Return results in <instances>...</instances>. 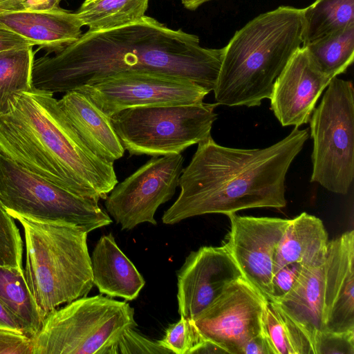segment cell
I'll list each match as a JSON object with an SVG mask.
<instances>
[{
  "mask_svg": "<svg viewBox=\"0 0 354 354\" xmlns=\"http://www.w3.org/2000/svg\"><path fill=\"white\" fill-rule=\"evenodd\" d=\"M223 55V48L202 47L197 35L144 16L121 27L87 31L54 56L35 59L31 85L66 93L116 73L149 72L182 77L210 92Z\"/></svg>",
  "mask_w": 354,
  "mask_h": 354,
  "instance_id": "obj_1",
  "label": "cell"
},
{
  "mask_svg": "<svg viewBox=\"0 0 354 354\" xmlns=\"http://www.w3.org/2000/svg\"><path fill=\"white\" fill-rule=\"evenodd\" d=\"M309 138L308 129H295L263 149H243L218 145L210 136L198 143L179 178L180 192L162 216L173 225L206 214L231 213L286 205L288 169Z\"/></svg>",
  "mask_w": 354,
  "mask_h": 354,
  "instance_id": "obj_2",
  "label": "cell"
},
{
  "mask_svg": "<svg viewBox=\"0 0 354 354\" xmlns=\"http://www.w3.org/2000/svg\"><path fill=\"white\" fill-rule=\"evenodd\" d=\"M0 153L77 196L106 199L118 183L113 162L84 143L53 94L32 88L15 95L0 115Z\"/></svg>",
  "mask_w": 354,
  "mask_h": 354,
  "instance_id": "obj_3",
  "label": "cell"
},
{
  "mask_svg": "<svg viewBox=\"0 0 354 354\" xmlns=\"http://www.w3.org/2000/svg\"><path fill=\"white\" fill-rule=\"evenodd\" d=\"M304 9L288 6L264 12L237 30L223 47L216 103L258 106L303 44Z\"/></svg>",
  "mask_w": 354,
  "mask_h": 354,
  "instance_id": "obj_4",
  "label": "cell"
},
{
  "mask_svg": "<svg viewBox=\"0 0 354 354\" xmlns=\"http://www.w3.org/2000/svg\"><path fill=\"white\" fill-rule=\"evenodd\" d=\"M12 218L24 229L25 279L42 319L60 305L86 296L94 285L88 233L72 225Z\"/></svg>",
  "mask_w": 354,
  "mask_h": 354,
  "instance_id": "obj_5",
  "label": "cell"
},
{
  "mask_svg": "<svg viewBox=\"0 0 354 354\" xmlns=\"http://www.w3.org/2000/svg\"><path fill=\"white\" fill-rule=\"evenodd\" d=\"M134 310L102 295L82 297L49 313L32 339V354H115Z\"/></svg>",
  "mask_w": 354,
  "mask_h": 354,
  "instance_id": "obj_6",
  "label": "cell"
},
{
  "mask_svg": "<svg viewBox=\"0 0 354 354\" xmlns=\"http://www.w3.org/2000/svg\"><path fill=\"white\" fill-rule=\"evenodd\" d=\"M216 103L139 106L111 117L114 130L130 156L181 153L211 136Z\"/></svg>",
  "mask_w": 354,
  "mask_h": 354,
  "instance_id": "obj_7",
  "label": "cell"
},
{
  "mask_svg": "<svg viewBox=\"0 0 354 354\" xmlns=\"http://www.w3.org/2000/svg\"><path fill=\"white\" fill-rule=\"evenodd\" d=\"M0 205L12 217L72 225L87 233L112 222L98 201L77 196L1 153Z\"/></svg>",
  "mask_w": 354,
  "mask_h": 354,
  "instance_id": "obj_8",
  "label": "cell"
},
{
  "mask_svg": "<svg viewBox=\"0 0 354 354\" xmlns=\"http://www.w3.org/2000/svg\"><path fill=\"white\" fill-rule=\"evenodd\" d=\"M354 91L333 77L310 119L313 140L311 182L346 194L354 178Z\"/></svg>",
  "mask_w": 354,
  "mask_h": 354,
  "instance_id": "obj_9",
  "label": "cell"
},
{
  "mask_svg": "<svg viewBox=\"0 0 354 354\" xmlns=\"http://www.w3.org/2000/svg\"><path fill=\"white\" fill-rule=\"evenodd\" d=\"M75 91L85 94L109 118L134 107L201 103L209 93L190 80L149 72L116 73Z\"/></svg>",
  "mask_w": 354,
  "mask_h": 354,
  "instance_id": "obj_10",
  "label": "cell"
},
{
  "mask_svg": "<svg viewBox=\"0 0 354 354\" xmlns=\"http://www.w3.org/2000/svg\"><path fill=\"white\" fill-rule=\"evenodd\" d=\"M183 162L181 153L152 157L115 185L104 205L122 230H131L143 223L157 224L155 213L174 195Z\"/></svg>",
  "mask_w": 354,
  "mask_h": 354,
  "instance_id": "obj_11",
  "label": "cell"
},
{
  "mask_svg": "<svg viewBox=\"0 0 354 354\" xmlns=\"http://www.w3.org/2000/svg\"><path fill=\"white\" fill-rule=\"evenodd\" d=\"M267 299L243 277L228 284L221 295L191 320L204 340L240 354L243 346L262 330Z\"/></svg>",
  "mask_w": 354,
  "mask_h": 354,
  "instance_id": "obj_12",
  "label": "cell"
},
{
  "mask_svg": "<svg viewBox=\"0 0 354 354\" xmlns=\"http://www.w3.org/2000/svg\"><path fill=\"white\" fill-rule=\"evenodd\" d=\"M227 216L230 228L223 245L243 277L269 301L275 252L290 219L242 216L235 213Z\"/></svg>",
  "mask_w": 354,
  "mask_h": 354,
  "instance_id": "obj_13",
  "label": "cell"
},
{
  "mask_svg": "<svg viewBox=\"0 0 354 354\" xmlns=\"http://www.w3.org/2000/svg\"><path fill=\"white\" fill-rule=\"evenodd\" d=\"M243 277L228 250L203 246L192 252L177 274L180 315L194 319L231 282Z\"/></svg>",
  "mask_w": 354,
  "mask_h": 354,
  "instance_id": "obj_14",
  "label": "cell"
},
{
  "mask_svg": "<svg viewBox=\"0 0 354 354\" xmlns=\"http://www.w3.org/2000/svg\"><path fill=\"white\" fill-rule=\"evenodd\" d=\"M331 80L315 65L306 48L301 46L276 78L269 98L281 125L299 127L308 123Z\"/></svg>",
  "mask_w": 354,
  "mask_h": 354,
  "instance_id": "obj_15",
  "label": "cell"
},
{
  "mask_svg": "<svg viewBox=\"0 0 354 354\" xmlns=\"http://www.w3.org/2000/svg\"><path fill=\"white\" fill-rule=\"evenodd\" d=\"M322 330H354V231L328 241L324 263Z\"/></svg>",
  "mask_w": 354,
  "mask_h": 354,
  "instance_id": "obj_16",
  "label": "cell"
},
{
  "mask_svg": "<svg viewBox=\"0 0 354 354\" xmlns=\"http://www.w3.org/2000/svg\"><path fill=\"white\" fill-rule=\"evenodd\" d=\"M76 13L60 7L48 10L0 11V28L10 31L33 46L58 53L82 34Z\"/></svg>",
  "mask_w": 354,
  "mask_h": 354,
  "instance_id": "obj_17",
  "label": "cell"
},
{
  "mask_svg": "<svg viewBox=\"0 0 354 354\" xmlns=\"http://www.w3.org/2000/svg\"><path fill=\"white\" fill-rule=\"evenodd\" d=\"M58 102L76 132L96 156L113 163L123 156L125 150L111 118L85 94L72 91L66 93Z\"/></svg>",
  "mask_w": 354,
  "mask_h": 354,
  "instance_id": "obj_18",
  "label": "cell"
},
{
  "mask_svg": "<svg viewBox=\"0 0 354 354\" xmlns=\"http://www.w3.org/2000/svg\"><path fill=\"white\" fill-rule=\"evenodd\" d=\"M91 263L93 284L101 294L132 301L145 284L141 274L120 249L111 233L97 241Z\"/></svg>",
  "mask_w": 354,
  "mask_h": 354,
  "instance_id": "obj_19",
  "label": "cell"
},
{
  "mask_svg": "<svg viewBox=\"0 0 354 354\" xmlns=\"http://www.w3.org/2000/svg\"><path fill=\"white\" fill-rule=\"evenodd\" d=\"M328 243V234L322 220L302 212L290 219L279 242L274 273L291 263H299L304 267L322 264Z\"/></svg>",
  "mask_w": 354,
  "mask_h": 354,
  "instance_id": "obj_20",
  "label": "cell"
},
{
  "mask_svg": "<svg viewBox=\"0 0 354 354\" xmlns=\"http://www.w3.org/2000/svg\"><path fill=\"white\" fill-rule=\"evenodd\" d=\"M324 263L304 267L292 289L274 302L308 333L313 343L315 333L323 330Z\"/></svg>",
  "mask_w": 354,
  "mask_h": 354,
  "instance_id": "obj_21",
  "label": "cell"
},
{
  "mask_svg": "<svg viewBox=\"0 0 354 354\" xmlns=\"http://www.w3.org/2000/svg\"><path fill=\"white\" fill-rule=\"evenodd\" d=\"M0 302L17 320L24 335L32 339L37 334L43 319L23 268L0 266Z\"/></svg>",
  "mask_w": 354,
  "mask_h": 354,
  "instance_id": "obj_22",
  "label": "cell"
},
{
  "mask_svg": "<svg viewBox=\"0 0 354 354\" xmlns=\"http://www.w3.org/2000/svg\"><path fill=\"white\" fill-rule=\"evenodd\" d=\"M149 0H85L76 13L89 32L110 30L145 16Z\"/></svg>",
  "mask_w": 354,
  "mask_h": 354,
  "instance_id": "obj_23",
  "label": "cell"
},
{
  "mask_svg": "<svg viewBox=\"0 0 354 354\" xmlns=\"http://www.w3.org/2000/svg\"><path fill=\"white\" fill-rule=\"evenodd\" d=\"M262 330L274 354H314L308 333L273 301H267L265 306Z\"/></svg>",
  "mask_w": 354,
  "mask_h": 354,
  "instance_id": "obj_24",
  "label": "cell"
},
{
  "mask_svg": "<svg viewBox=\"0 0 354 354\" xmlns=\"http://www.w3.org/2000/svg\"><path fill=\"white\" fill-rule=\"evenodd\" d=\"M319 70L333 79L344 73L354 59V24L304 46Z\"/></svg>",
  "mask_w": 354,
  "mask_h": 354,
  "instance_id": "obj_25",
  "label": "cell"
},
{
  "mask_svg": "<svg viewBox=\"0 0 354 354\" xmlns=\"http://www.w3.org/2000/svg\"><path fill=\"white\" fill-rule=\"evenodd\" d=\"M354 24V0H315L304 9L302 46Z\"/></svg>",
  "mask_w": 354,
  "mask_h": 354,
  "instance_id": "obj_26",
  "label": "cell"
},
{
  "mask_svg": "<svg viewBox=\"0 0 354 354\" xmlns=\"http://www.w3.org/2000/svg\"><path fill=\"white\" fill-rule=\"evenodd\" d=\"M32 46L0 51V115L7 113L15 95L32 89Z\"/></svg>",
  "mask_w": 354,
  "mask_h": 354,
  "instance_id": "obj_27",
  "label": "cell"
},
{
  "mask_svg": "<svg viewBox=\"0 0 354 354\" xmlns=\"http://www.w3.org/2000/svg\"><path fill=\"white\" fill-rule=\"evenodd\" d=\"M203 340L192 322L180 315V319L167 328L164 337L158 342L172 353L192 354Z\"/></svg>",
  "mask_w": 354,
  "mask_h": 354,
  "instance_id": "obj_28",
  "label": "cell"
},
{
  "mask_svg": "<svg viewBox=\"0 0 354 354\" xmlns=\"http://www.w3.org/2000/svg\"><path fill=\"white\" fill-rule=\"evenodd\" d=\"M23 241L14 218L0 205V266H22Z\"/></svg>",
  "mask_w": 354,
  "mask_h": 354,
  "instance_id": "obj_29",
  "label": "cell"
},
{
  "mask_svg": "<svg viewBox=\"0 0 354 354\" xmlns=\"http://www.w3.org/2000/svg\"><path fill=\"white\" fill-rule=\"evenodd\" d=\"M314 354H354V330H318L313 337Z\"/></svg>",
  "mask_w": 354,
  "mask_h": 354,
  "instance_id": "obj_30",
  "label": "cell"
},
{
  "mask_svg": "<svg viewBox=\"0 0 354 354\" xmlns=\"http://www.w3.org/2000/svg\"><path fill=\"white\" fill-rule=\"evenodd\" d=\"M118 353H172L161 346L158 342L151 340L129 328L122 335L115 346V354Z\"/></svg>",
  "mask_w": 354,
  "mask_h": 354,
  "instance_id": "obj_31",
  "label": "cell"
},
{
  "mask_svg": "<svg viewBox=\"0 0 354 354\" xmlns=\"http://www.w3.org/2000/svg\"><path fill=\"white\" fill-rule=\"evenodd\" d=\"M304 267L299 263H291L275 272L271 281V295L269 301L277 302L294 286Z\"/></svg>",
  "mask_w": 354,
  "mask_h": 354,
  "instance_id": "obj_32",
  "label": "cell"
},
{
  "mask_svg": "<svg viewBox=\"0 0 354 354\" xmlns=\"http://www.w3.org/2000/svg\"><path fill=\"white\" fill-rule=\"evenodd\" d=\"M0 354H32V339L24 335L0 330Z\"/></svg>",
  "mask_w": 354,
  "mask_h": 354,
  "instance_id": "obj_33",
  "label": "cell"
},
{
  "mask_svg": "<svg viewBox=\"0 0 354 354\" xmlns=\"http://www.w3.org/2000/svg\"><path fill=\"white\" fill-rule=\"evenodd\" d=\"M62 0H0V11L48 10L59 7Z\"/></svg>",
  "mask_w": 354,
  "mask_h": 354,
  "instance_id": "obj_34",
  "label": "cell"
},
{
  "mask_svg": "<svg viewBox=\"0 0 354 354\" xmlns=\"http://www.w3.org/2000/svg\"><path fill=\"white\" fill-rule=\"evenodd\" d=\"M240 354H274V351L266 335L261 330L243 346Z\"/></svg>",
  "mask_w": 354,
  "mask_h": 354,
  "instance_id": "obj_35",
  "label": "cell"
},
{
  "mask_svg": "<svg viewBox=\"0 0 354 354\" xmlns=\"http://www.w3.org/2000/svg\"><path fill=\"white\" fill-rule=\"evenodd\" d=\"M33 46L16 34L0 28V51Z\"/></svg>",
  "mask_w": 354,
  "mask_h": 354,
  "instance_id": "obj_36",
  "label": "cell"
},
{
  "mask_svg": "<svg viewBox=\"0 0 354 354\" xmlns=\"http://www.w3.org/2000/svg\"><path fill=\"white\" fill-rule=\"evenodd\" d=\"M0 330L10 331L24 335L23 330L10 312L0 302Z\"/></svg>",
  "mask_w": 354,
  "mask_h": 354,
  "instance_id": "obj_37",
  "label": "cell"
},
{
  "mask_svg": "<svg viewBox=\"0 0 354 354\" xmlns=\"http://www.w3.org/2000/svg\"><path fill=\"white\" fill-rule=\"evenodd\" d=\"M193 353H227L218 345L207 341L203 342L194 351ZM192 353V354H193Z\"/></svg>",
  "mask_w": 354,
  "mask_h": 354,
  "instance_id": "obj_38",
  "label": "cell"
},
{
  "mask_svg": "<svg viewBox=\"0 0 354 354\" xmlns=\"http://www.w3.org/2000/svg\"><path fill=\"white\" fill-rule=\"evenodd\" d=\"M212 0H181L184 7L189 10H195L203 3Z\"/></svg>",
  "mask_w": 354,
  "mask_h": 354,
  "instance_id": "obj_39",
  "label": "cell"
},
{
  "mask_svg": "<svg viewBox=\"0 0 354 354\" xmlns=\"http://www.w3.org/2000/svg\"></svg>",
  "mask_w": 354,
  "mask_h": 354,
  "instance_id": "obj_40",
  "label": "cell"
}]
</instances>
